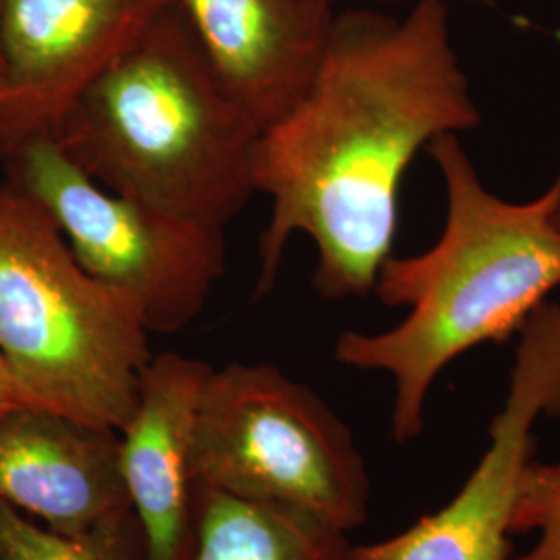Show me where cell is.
<instances>
[{
    "label": "cell",
    "instance_id": "6da1fadb",
    "mask_svg": "<svg viewBox=\"0 0 560 560\" xmlns=\"http://www.w3.org/2000/svg\"><path fill=\"white\" fill-rule=\"evenodd\" d=\"M480 122L444 0H418L400 20L335 15L310 88L256 145V194L270 200L258 293L275 287L295 235L316 245L322 298L374 293L397 240L407 168L436 138Z\"/></svg>",
    "mask_w": 560,
    "mask_h": 560
},
{
    "label": "cell",
    "instance_id": "7a4b0ae2",
    "mask_svg": "<svg viewBox=\"0 0 560 560\" xmlns=\"http://www.w3.org/2000/svg\"><path fill=\"white\" fill-rule=\"evenodd\" d=\"M446 187L441 240L418 256L384 261L374 293L407 307L382 332H340L335 358L347 368L388 374L395 384L390 430L405 444L425 428V402L442 370L463 353L520 335L560 287V173L529 201L494 196L459 136L428 145Z\"/></svg>",
    "mask_w": 560,
    "mask_h": 560
},
{
    "label": "cell",
    "instance_id": "3957f363",
    "mask_svg": "<svg viewBox=\"0 0 560 560\" xmlns=\"http://www.w3.org/2000/svg\"><path fill=\"white\" fill-rule=\"evenodd\" d=\"M52 138L102 187L187 221L226 229L256 194L260 129L175 2L81 92Z\"/></svg>",
    "mask_w": 560,
    "mask_h": 560
},
{
    "label": "cell",
    "instance_id": "277c9868",
    "mask_svg": "<svg viewBox=\"0 0 560 560\" xmlns=\"http://www.w3.org/2000/svg\"><path fill=\"white\" fill-rule=\"evenodd\" d=\"M148 326L81 268L40 203L0 185V355L23 405L120 432L152 360Z\"/></svg>",
    "mask_w": 560,
    "mask_h": 560
},
{
    "label": "cell",
    "instance_id": "5b68a950",
    "mask_svg": "<svg viewBox=\"0 0 560 560\" xmlns=\"http://www.w3.org/2000/svg\"><path fill=\"white\" fill-rule=\"evenodd\" d=\"M194 481L254 502L295 506L351 534L370 515V474L345 421L270 363L210 370L201 388Z\"/></svg>",
    "mask_w": 560,
    "mask_h": 560
},
{
    "label": "cell",
    "instance_id": "8992f818",
    "mask_svg": "<svg viewBox=\"0 0 560 560\" xmlns=\"http://www.w3.org/2000/svg\"><path fill=\"white\" fill-rule=\"evenodd\" d=\"M4 168L7 183L46 210L81 268L131 301L150 332H179L203 312L226 270L224 229L102 187L52 136L23 143Z\"/></svg>",
    "mask_w": 560,
    "mask_h": 560
},
{
    "label": "cell",
    "instance_id": "52a82bcc",
    "mask_svg": "<svg viewBox=\"0 0 560 560\" xmlns=\"http://www.w3.org/2000/svg\"><path fill=\"white\" fill-rule=\"evenodd\" d=\"M509 395L459 492L397 536L351 548L349 560H509L521 480L536 459V421L560 416V307L523 324Z\"/></svg>",
    "mask_w": 560,
    "mask_h": 560
},
{
    "label": "cell",
    "instance_id": "ba28073f",
    "mask_svg": "<svg viewBox=\"0 0 560 560\" xmlns=\"http://www.w3.org/2000/svg\"><path fill=\"white\" fill-rule=\"evenodd\" d=\"M173 0H0V162L52 136L81 92Z\"/></svg>",
    "mask_w": 560,
    "mask_h": 560
},
{
    "label": "cell",
    "instance_id": "9c48e42d",
    "mask_svg": "<svg viewBox=\"0 0 560 560\" xmlns=\"http://www.w3.org/2000/svg\"><path fill=\"white\" fill-rule=\"evenodd\" d=\"M203 59L264 131L305 94L330 38L324 0H173Z\"/></svg>",
    "mask_w": 560,
    "mask_h": 560
},
{
    "label": "cell",
    "instance_id": "30bf717a",
    "mask_svg": "<svg viewBox=\"0 0 560 560\" xmlns=\"http://www.w3.org/2000/svg\"><path fill=\"white\" fill-rule=\"evenodd\" d=\"M212 365L180 353L152 355L138 402L120 430V474L145 538L148 560H187L196 481L191 442Z\"/></svg>",
    "mask_w": 560,
    "mask_h": 560
},
{
    "label": "cell",
    "instance_id": "8fae6325",
    "mask_svg": "<svg viewBox=\"0 0 560 560\" xmlns=\"http://www.w3.org/2000/svg\"><path fill=\"white\" fill-rule=\"evenodd\" d=\"M0 502L60 534L131 509L119 432L20 405L0 418Z\"/></svg>",
    "mask_w": 560,
    "mask_h": 560
},
{
    "label": "cell",
    "instance_id": "7c38bea8",
    "mask_svg": "<svg viewBox=\"0 0 560 560\" xmlns=\"http://www.w3.org/2000/svg\"><path fill=\"white\" fill-rule=\"evenodd\" d=\"M349 534L295 506L196 483L187 560H349Z\"/></svg>",
    "mask_w": 560,
    "mask_h": 560
},
{
    "label": "cell",
    "instance_id": "4fadbf2b",
    "mask_svg": "<svg viewBox=\"0 0 560 560\" xmlns=\"http://www.w3.org/2000/svg\"><path fill=\"white\" fill-rule=\"evenodd\" d=\"M0 560H148V548L131 509L80 534H60L0 502Z\"/></svg>",
    "mask_w": 560,
    "mask_h": 560
},
{
    "label": "cell",
    "instance_id": "5bb4252c",
    "mask_svg": "<svg viewBox=\"0 0 560 560\" xmlns=\"http://www.w3.org/2000/svg\"><path fill=\"white\" fill-rule=\"evenodd\" d=\"M523 532H538L540 538L515 560H560V463L527 465L513 515V534Z\"/></svg>",
    "mask_w": 560,
    "mask_h": 560
},
{
    "label": "cell",
    "instance_id": "9a60e30c",
    "mask_svg": "<svg viewBox=\"0 0 560 560\" xmlns=\"http://www.w3.org/2000/svg\"><path fill=\"white\" fill-rule=\"evenodd\" d=\"M20 405H23L20 390L15 386V381H13L7 363H4L2 355H0V418H4L9 411L18 409Z\"/></svg>",
    "mask_w": 560,
    "mask_h": 560
},
{
    "label": "cell",
    "instance_id": "2e32d148",
    "mask_svg": "<svg viewBox=\"0 0 560 560\" xmlns=\"http://www.w3.org/2000/svg\"><path fill=\"white\" fill-rule=\"evenodd\" d=\"M324 2H328V4H332V7H335V4L345 2V0H324ZM374 2H411V4H413V2H418V0H374Z\"/></svg>",
    "mask_w": 560,
    "mask_h": 560
},
{
    "label": "cell",
    "instance_id": "e0dca14e",
    "mask_svg": "<svg viewBox=\"0 0 560 560\" xmlns=\"http://www.w3.org/2000/svg\"><path fill=\"white\" fill-rule=\"evenodd\" d=\"M0 90H2V69H0Z\"/></svg>",
    "mask_w": 560,
    "mask_h": 560
},
{
    "label": "cell",
    "instance_id": "ac0fdd59",
    "mask_svg": "<svg viewBox=\"0 0 560 560\" xmlns=\"http://www.w3.org/2000/svg\"><path fill=\"white\" fill-rule=\"evenodd\" d=\"M557 219H559V224H560V206H559V212H557Z\"/></svg>",
    "mask_w": 560,
    "mask_h": 560
}]
</instances>
